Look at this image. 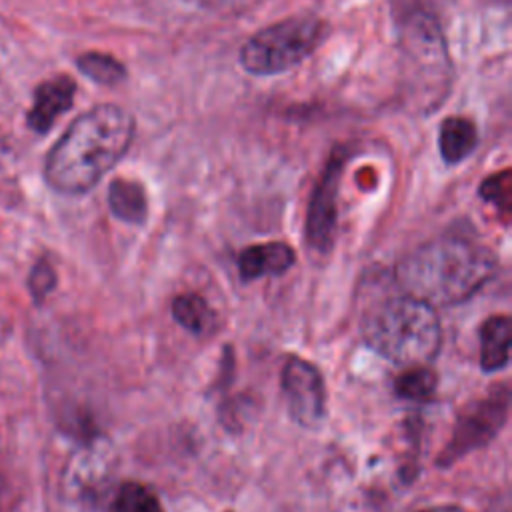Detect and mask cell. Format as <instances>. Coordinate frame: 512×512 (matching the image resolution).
I'll list each match as a JSON object with an SVG mask.
<instances>
[{"mask_svg": "<svg viewBox=\"0 0 512 512\" xmlns=\"http://www.w3.org/2000/svg\"><path fill=\"white\" fill-rule=\"evenodd\" d=\"M134 116L118 104H98L78 116L46 156L44 178L56 192L84 194L128 152Z\"/></svg>", "mask_w": 512, "mask_h": 512, "instance_id": "1", "label": "cell"}, {"mask_svg": "<svg viewBox=\"0 0 512 512\" xmlns=\"http://www.w3.org/2000/svg\"><path fill=\"white\" fill-rule=\"evenodd\" d=\"M498 258L486 246L460 236H444L418 246L396 266L404 294L434 306L468 300L494 274Z\"/></svg>", "mask_w": 512, "mask_h": 512, "instance_id": "2", "label": "cell"}, {"mask_svg": "<svg viewBox=\"0 0 512 512\" xmlns=\"http://www.w3.org/2000/svg\"><path fill=\"white\" fill-rule=\"evenodd\" d=\"M362 336L380 356L400 366L430 362L442 344L434 308L408 294L376 302L362 316Z\"/></svg>", "mask_w": 512, "mask_h": 512, "instance_id": "3", "label": "cell"}, {"mask_svg": "<svg viewBox=\"0 0 512 512\" xmlns=\"http://www.w3.org/2000/svg\"><path fill=\"white\" fill-rule=\"evenodd\" d=\"M328 36L318 16H292L256 32L240 50V64L254 76H274L298 66Z\"/></svg>", "mask_w": 512, "mask_h": 512, "instance_id": "4", "label": "cell"}, {"mask_svg": "<svg viewBox=\"0 0 512 512\" xmlns=\"http://www.w3.org/2000/svg\"><path fill=\"white\" fill-rule=\"evenodd\" d=\"M508 404L510 392L506 384L494 386L486 398L468 404L460 412L452 438L438 456V464L452 466L456 460L464 458L472 450L488 444L506 424Z\"/></svg>", "mask_w": 512, "mask_h": 512, "instance_id": "5", "label": "cell"}, {"mask_svg": "<svg viewBox=\"0 0 512 512\" xmlns=\"http://www.w3.org/2000/svg\"><path fill=\"white\" fill-rule=\"evenodd\" d=\"M344 150H334L314 188L306 214V240L316 252H330L336 236V198L344 170Z\"/></svg>", "mask_w": 512, "mask_h": 512, "instance_id": "6", "label": "cell"}, {"mask_svg": "<svg viewBox=\"0 0 512 512\" xmlns=\"http://www.w3.org/2000/svg\"><path fill=\"white\" fill-rule=\"evenodd\" d=\"M282 390L294 422L314 428L324 418L326 392L320 372L308 360L290 356L282 368Z\"/></svg>", "mask_w": 512, "mask_h": 512, "instance_id": "7", "label": "cell"}, {"mask_svg": "<svg viewBox=\"0 0 512 512\" xmlns=\"http://www.w3.org/2000/svg\"><path fill=\"white\" fill-rule=\"evenodd\" d=\"M76 82L70 76H56L38 84L32 108L28 110L26 124L36 134H46L54 122L72 108Z\"/></svg>", "mask_w": 512, "mask_h": 512, "instance_id": "8", "label": "cell"}, {"mask_svg": "<svg viewBox=\"0 0 512 512\" xmlns=\"http://www.w3.org/2000/svg\"><path fill=\"white\" fill-rule=\"evenodd\" d=\"M296 260V252L286 242H264L248 246L238 256V272L242 280H258L264 276L284 274Z\"/></svg>", "mask_w": 512, "mask_h": 512, "instance_id": "9", "label": "cell"}, {"mask_svg": "<svg viewBox=\"0 0 512 512\" xmlns=\"http://www.w3.org/2000/svg\"><path fill=\"white\" fill-rule=\"evenodd\" d=\"M512 322L508 316H492L480 326V366L486 372H496L508 366L510 360Z\"/></svg>", "mask_w": 512, "mask_h": 512, "instance_id": "10", "label": "cell"}, {"mask_svg": "<svg viewBox=\"0 0 512 512\" xmlns=\"http://www.w3.org/2000/svg\"><path fill=\"white\" fill-rule=\"evenodd\" d=\"M478 144L476 124L464 116H448L440 124L438 148L446 164H458L468 158Z\"/></svg>", "mask_w": 512, "mask_h": 512, "instance_id": "11", "label": "cell"}, {"mask_svg": "<svg viewBox=\"0 0 512 512\" xmlns=\"http://www.w3.org/2000/svg\"><path fill=\"white\" fill-rule=\"evenodd\" d=\"M110 212L128 224H144L148 216V200L142 184L126 178H114L108 186Z\"/></svg>", "mask_w": 512, "mask_h": 512, "instance_id": "12", "label": "cell"}, {"mask_svg": "<svg viewBox=\"0 0 512 512\" xmlns=\"http://www.w3.org/2000/svg\"><path fill=\"white\" fill-rule=\"evenodd\" d=\"M174 320L192 334H202L210 330L216 322L214 312L198 294H182L172 302Z\"/></svg>", "mask_w": 512, "mask_h": 512, "instance_id": "13", "label": "cell"}, {"mask_svg": "<svg viewBox=\"0 0 512 512\" xmlns=\"http://www.w3.org/2000/svg\"><path fill=\"white\" fill-rule=\"evenodd\" d=\"M76 66L86 78L104 86L120 84L126 78V68L122 62L104 52H84L78 56Z\"/></svg>", "mask_w": 512, "mask_h": 512, "instance_id": "14", "label": "cell"}, {"mask_svg": "<svg viewBox=\"0 0 512 512\" xmlns=\"http://www.w3.org/2000/svg\"><path fill=\"white\" fill-rule=\"evenodd\" d=\"M438 378L432 368L426 364L410 366L406 372H402L394 382V392L404 400H428L436 390Z\"/></svg>", "mask_w": 512, "mask_h": 512, "instance_id": "15", "label": "cell"}, {"mask_svg": "<svg viewBox=\"0 0 512 512\" xmlns=\"http://www.w3.org/2000/svg\"><path fill=\"white\" fill-rule=\"evenodd\" d=\"M110 512H164L158 498L142 484L126 482L116 492Z\"/></svg>", "mask_w": 512, "mask_h": 512, "instance_id": "16", "label": "cell"}, {"mask_svg": "<svg viewBox=\"0 0 512 512\" xmlns=\"http://www.w3.org/2000/svg\"><path fill=\"white\" fill-rule=\"evenodd\" d=\"M478 194L486 202L494 204L504 216H508L510 208H512V174H510V170H502V172L486 178L482 182V186L478 188Z\"/></svg>", "mask_w": 512, "mask_h": 512, "instance_id": "17", "label": "cell"}, {"mask_svg": "<svg viewBox=\"0 0 512 512\" xmlns=\"http://www.w3.org/2000/svg\"><path fill=\"white\" fill-rule=\"evenodd\" d=\"M56 286V270L48 260H38L28 274V290L34 302H42Z\"/></svg>", "mask_w": 512, "mask_h": 512, "instance_id": "18", "label": "cell"}, {"mask_svg": "<svg viewBox=\"0 0 512 512\" xmlns=\"http://www.w3.org/2000/svg\"><path fill=\"white\" fill-rule=\"evenodd\" d=\"M186 2H192V4H198L204 8H224V4L234 2V0H186Z\"/></svg>", "mask_w": 512, "mask_h": 512, "instance_id": "19", "label": "cell"}, {"mask_svg": "<svg viewBox=\"0 0 512 512\" xmlns=\"http://www.w3.org/2000/svg\"><path fill=\"white\" fill-rule=\"evenodd\" d=\"M422 512H430V510H422Z\"/></svg>", "mask_w": 512, "mask_h": 512, "instance_id": "20", "label": "cell"}]
</instances>
